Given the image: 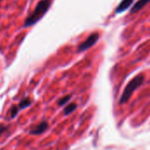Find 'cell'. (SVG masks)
<instances>
[{"label":"cell","mask_w":150,"mask_h":150,"mask_svg":"<svg viewBox=\"0 0 150 150\" xmlns=\"http://www.w3.org/2000/svg\"><path fill=\"white\" fill-rule=\"evenodd\" d=\"M51 5V0H41L35 8L34 12L26 19L24 27H29L38 22L48 12Z\"/></svg>","instance_id":"1"},{"label":"cell","mask_w":150,"mask_h":150,"mask_svg":"<svg viewBox=\"0 0 150 150\" xmlns=\"http://www.w3.org/2000/svg\"><path fill=\"white\" fill-rule=\"evenodd\" d=\"M144 80H145V77H144L143 74H139L136 77H134L125 87V90L121 96L119 103H126L130 99V97L132 96V93L144 82Z\"/></svg>","instance_id":"2"},{"label":"cell","mask_w":150,"mask_h":150,"mask_svg":"<svg viewBox=\"0 0 150 150\" xmlns=\"http://www.w3.org/2000/svg\"><path fill=\"white\" fill-rule=\"evenodd\" d=\"M99 40V34L98 33H93L91 34L86 41H84L78 48V51L81 52V51H85L87 50H88L89 48H91L93 45H95L96 43V42Z\"/></svg>","instance_id":"3"},{"label":"cell","mask_w":150,"mask_h":150,"mask_svg":"<svg viewBox=\"0 0 150 150\" xmlns=\"http://www.w3.org/2000/svg\"><path fill=\"white\" fill-rule=\"evenodd\" d=\"M133 1H134V0H122L121 3L117 6L116 13H121L125 12V10H127L132 6Z\"/></svg>","instance_id":"4"},{"label":"cell","mask_w":150,"mask_h":150,"mask_svg":"<svg viewBox=\"0 0 150 150\" xmlns=\"http://www.w3.org/2000/svg\"><path fill=\"white\" fill-rule=\"evenodd\" d=\"M47 127H48V123L45 122V121H43L40 125H38L37 126H35L34 129H32L30 131V133L31 134H40V133L43 132L47 129Z\"/></svg>","instance_id":"5"},{"label":"cell","mask_w":150,"mask_h":150,"mask_svg":"<svg viewBox=\"0 0 150 150\" xmlns=\"http://www.w3.org/2000/svg\"><path fill=\"white\" fill-rule=\"evenodd\" d=\"M150 2V0H139V1L133 6V7L132 8L131 10V13H137L139 11H140L146 4H148Z\"/></svg>","instance_id":"6"},{"label":"cell","mask_w":150,"mask_h":150,"mask_svg":"<svg viewBox=\"0 0 150 150\" xmlns=\"http://www.w3.org/2000/svg\"><path fill=\"white\" fill-rule=\"evenodd\" d=\"M76 109H77V104H76V103H71V104L67 105V106L64 108V114H65V115H69V114H71L72 111H74Z\"/></svg>","instance_id":"7"},{"label":"cell","mask_w":150,"mask_h":150,"mask_svg":"<svg viewBox=\"0 0 150 150\" xmlns=\"http://www.w3.org/2000/svg\"><path fill=\"white\" fill-rule=\"evenodd\" d=\"M30 104H31L30 99L28 98V97H26V98H24V99H22V100L21 101V103H20V104H19L18 107H19L20 110H21V109H25V108L28 107Z\"/></svg>","instance_id":"8"},{"label":"cell","mask_w":150,"mask_h":150,"mask_svg":"<svg viewBox=\"0 0 150 150\" xmlns=\"http://www.w3.org/2000/svg\"><path fill=\"white\" fill-rule=\"evenodd\" d=\"M71 95H68V96H65L62 97L61 99L58 100V105H59V106H62V105L65 104V103L71 99Z\"/></svg>","instance_id":"9"},{"label":"cell","mask_w":150,"mask_h":150,"mask_svg":"<svg viewBox=\"0 0 150 150\" xmlns=\"http://www.w3.org/2000/svg\"><path fill=\"white\" fill-rule=\"evenodd\" d=\"M19 107L18 106H13L12 109H11V117L13 118L17 116L18 112H19Z\"/></svg>","instance_id":"10"},{"label":"cell","mask_w":150,"mask_h":150,"mask_svg":"<svg viewBox=\"0 0 150 150\" xmlns=\"http://www.w3.org/2000/svg\"><path fill=\"white\" fill-rule=\"evenodd\" d=\"M6 129V126L3 125H0V135H1Z\"/></svg>","instance_id":"11"}]
</instances>
